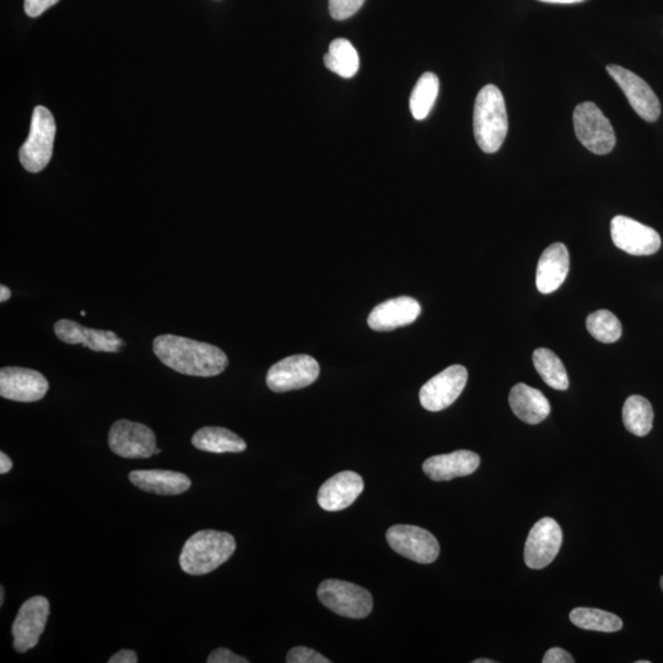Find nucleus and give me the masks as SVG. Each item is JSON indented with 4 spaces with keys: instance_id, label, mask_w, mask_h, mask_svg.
Segmentation results:
<instances>
[{
    "instance_id": "1",
    "label": "nucleus",
    "mask_w": 663,
    "mask_h": 663,
    "mask_svg": "<svg viewBox=\"0 0 663 663\" xmlns=\"http://www.w3.org/2000/svg\"><path fill=\"white\" fill-rule=\"evenodd\" d=\"M153 349L161 363L188 376H217L223 373L229 364L228 355L220 348L174 334L156 337Z\"/></svg>"
},
{
    "instance_id": "2",
    "label": "nucleus",
    "mask_w": 663,
    "mask_h": 663,
    "mask_svg": "<svg viewBox=\"0 0 663 663\" xmlns=\"http://www.w3.org/2000/svg\"><path fill=\"white\" fill-rule=\"evenodd\" d=\"M474 138L484 153L494 154L508 136L509 118L503 94L493 84L479 91L473 112Z\"/></svg>"
},
{
    "instance_id": "3",
    "label": "nucleus",
    "mask_w": 663,
    "mask_h": 663,
    "mask_svg": "<svg viewBox=\"0 0 663 663\" xmlns=\"http://www.w3.org/2000/svg\"><path fill=\"white\" fill-rule=\"evenodd\" d=\"M235 549V538L228 532L198 531L182 548L181 569L194 576L212 573L233 557Z\"/></svg>"
},
{
    "instance_id": "4",
    "label": "nucleus",
    "mask_w": 663,
    "mask_h": 663,
    "mask_svg": "<svg viewBox=\"0 0 663 663\" xmlns=\"http://www.w3.org/2000/svg\"><path fill=\"white\" fill-rule=\"evenodd\" d=\"M56 138V122L50 110L37 106L32 113L29 138L19 152L25 170L37 174L50 163Z\"/></svg>"
},
{
    "instance_id": "5",
    "label": "nucleus",
    "mask_w": 663,
    "mask_h": 663,
    "mask_svg": "<svg viewBox=\"0 0 663 663\" xmlns=\"http://www.w3.org/2000/svg\"><path fill=\"white\" fill-rule=\"evenodd\" d=\"M317 596L323 606L342 617L363 619L373 612V596L364 587L352 582L336 579L323 581Z\"/></svg>"
},
{
    "instance_id": "6",
    "label": "nucleus",
    "mask_w": 663,
    "mask_h": 663,
    "mask_svg": "<svg viewBox=\"0 0 663 663\" xmlns=\"http://www.w3.org/2000/svg\"><path fill=\"white\" fill-rule=\"evenodd\" d=\"M576 138L587 150L596 155L611 153L616 147V133L594 102L576 106L573 116Z\"/></svg>"
},
{
    "instance_id": "7",
    "label": "nucleus",
    "mask_w": 663,
    "mask_h": 663,
    "mask_svg": "<svg viewBox=\"0 0 663 663\" xmlns=\"http://www.w3.org/2000/svg\"><path fill=\"white\" fill-rule=\"evenodd\" d=\"M386 539L393 551L415 563L431 564L440 555L438 539L422 527L392 526L386 533Z\"/></svg>"
},
{
    "instance_id": "8",
    "label": "nucleus",
    "mask_w": 663,
    "mask_h": 663,
    "mask_svg": "<svg viewBox=\"0 0 663 663\" xmlns=\"http://www.w3.org/2000/svg\"><path fill=\"white\" fill-rule=\"evenodd\" d=\"M320 365L310 355L299 354L274 364L267 374L269 390L277 393L300 390L314 384Z\"/></svg>"
},
{
    "instance_id": "9",
    "label": "nucleus",
    "mask_w": 663,
    "mask_h": 663,
    "mask_svg": "<svg viewBox=\"0 0 663 663\" xmlns=\"http://www.w3.org/2000/svg\"><path fill=\"white\" fill-rule=\"evenodd\" d=\"M467 380L468 371L465 366L452 365L422 387L419 393L420 403L429 412L444 411L461 396Z\"/></svg>"
},
{
    "instance_id": "10",
    "label": "nucleus",
    "mask_w": 663,
    "mask_h": 663,
    "mask_svg": "<svg viewBox=\"0 0 663 663\" xmlns=\"http://www.w3.org/2000/svg\"><path fill=\"white\" fill-rule=\"evenodd\" d=\"M50 617V602L46 597L35 596L20 607L13 623L14 649L20 654L34 649L45 632Z\"/></svg>"
},
{
    "instance_id": "11",
    "label": "nucleus",
    "mask_w": 663,
    "mask_h": 663,
    "mask_svg": "<svg viewBox=\"0 0 663 663\" xmlns=\"http://www.w3.org/2000/svg\"><path fill=\"white\" fill-rule=\"evenodd\" d=\"M109 445L113 454L123 458H149L155 455L156 438L147 425L131 420H117L109 433Z\"/></svg>"
},
{
    "instance_id": "12",
    "label": "nucleus",
    "mask_w": 663,
    "mask_h": 663,
    "mask_svg": "<svg viewBox=\"0 0 663 663\" xmlns=\"http://www.w3.org/2000/svg\"><path fill=\"white\" fill-rule=\"evenodd\" d=\"M563 543V532L557 521L551 517L536 522L525 544V563L528 568H547L557 557Z\"/></svg>"
},
{
    "instance_id": "13",
    "label": "nucleus",
    "mask_w": 663,
    "mask_h": 663,
    "mask_svg": "<svg viewBox=\"0 0 663 663\" xmlns=\"http://www.w3.org/2000/svg\"><path fill=\"white\" fill-rule=\"evenodd\" d=\"M607 72L622 89L634 111L646 122H656L661 115V104L651 86L638 75L623 67L611 64Z\"/></svg>"
},
{
    "instance_id": "14",
    "label": "nucleus",
    "mask_w": 663,
    "mask_h": 663,
    "mask_svg": "<svg viewBox=\"0 0 663 663\" xmlns=\"http://www.w3.org/2000/svg\"><path fill=\"white\" fill-rule=\"evenodd\" d=\"M611 236L619 250L633 256H651L661 247L656 230L623 215L612 219Z\"/></svg>"
},
{
    "instance_id": "15",
    "label": "nucleus",
    "mask_w": 663,
    "mask_h": 663,
    "mask_svg": "<svg viewBox=\"0 0 663 663\" xmlns=\"http://www.w3.org/2000/svg\"><path fill=\"white\" fill-rule=\"evenodd\" d=\"M50 388L39 371L8 366L0 370V396L15 402H37Z\"/></svg>"
},
{
    "instance_id": "16",
    "label": "nucleus",
    "mask_w": 663,
    "mask_h": 663,
    "mask_svg": "<svg viewBox=\"0 0 663 663\" xmlns=\"http://www.w3.org/2000/svg\"><path fill=\"white\" fill-rule=\"evenodd\" d=\"M363 490L364 481L358 473L339 472L318 490V505L326 511H342L353 505Z\"/></svg>"
},
{
    "instance_id": "17",
    "label": "nucleus",
    "mask_w": 663,
    "mask_h": 663,
    "mask_svg": "<svg viewBox=\"0 0 663 663\" xmlns=\"http://www.w3.org/2000/svg\"><path fill=\"white\" fill-rule=\"evenodd\" d=\"M55 333L64 343L83 344L94 352L117 353L123 346L122 339L115 332L93 330L72 320L57 321Z\"/></svg>"
},
{
    "instance_id": "18",
    "label": "nucleus",
    "mask_w": 663,
    "mask_h": 663,
    "mask_svg": "<svg viewBox=\"0 0 663 663\" xmlns=\"http://www.w3.org/2000/svg\"><path fill=\"white\" fill-rule=\"evenodd\" d=\"M422 312L417 300L409 296L385 301L370 312L368 325L371 330L382 332L412 325Z\"/></svg>"
},
{
    "instance_id": "19",
    "label": "nucleus",
    "mask_w": 663,
    "mask_h": 663,
    "mask_svg": "<svg viewBox=\"0 0 663 663\" xmlns=\"http://www.w3.org/2000/svg\"><path fill=\"white\" fill-rule=\"evenodd\" d=\"M481 465L476 452L458 450L451 454L438 455L424 462L423 471L434 482L451 481L458 477L471 476Z\"/></svg>"
},
{
    "instance_id": "20",
    "label": "nucleus",
    "mask_w": 663,
    "mask_h": 663,
    "mask_svg": "<svg viewBox=\"0 0 663 663\" xmlns=\"http://www.w3.org/2000/svg\"><path fill=\"white\" fill-rule=\"evenodd\" d=\"M569 269L570 256L567 246L562 242L549 246L538 261L536 285L539 293L552 294L562 287Z\"/></svg>"
},
{
    "instance_id": "21",
    "label": "nucleus",
    "mask_w": 663,
    "mask_h": 663,
    "mask_svg": "<svg viewBox=\"0 0 663 663\" xmlns=\"http://www.w3.org/2000/svg\"><path fill=\"white\" fill-rule=\"evenodd\" d=\"M129 481L143 492L158 495H179L191 488L186 474L165 470H138L129 474Z\"/></svg>"
},
{
    "instance_id": "22",
    "label": "nucleus",
    "mask_w": 663,
    "mask_h": 663,
    "mask_svg": "<svg viewBox=\"0 0 663 663\" xmlns=\"http://www.w3.org/2000/svg\"><path fill=\"white\" fill-rule=\"evenodd\" d=\"M512 412L522 422L536 425L551 414V403L541 391L525 384L512 387L509 396Z\"/></svg>"
},
{
    "instance_id": "23",
    "label": "nucleus",
    "mask_w": 663,
    "mask_h": 663,
    "mask_svg": "<svg viewBox=\"0 0 663 663\" xmlns=\"http://www.w3.org/2000/svg\"><path fill=\"white\" fill-rule=\"evenodd\" d=\"M192 444L196 449L213 454H239L246 450V442L233 431L225 428L206 427L193 435Z\"/></svg>"
},
{
    "instance_id": "24",
    "label": "nucleus",
    "mask_w": 663,
    "mask_h": 663,
    "mask_svg": "<svg viewBox=\"0 0 663 663\" xmlns=\"http://www.w3.org/2000/svg\"><path fill=\"white\" fill-rule=\"evenodd\" d=\"M325 66L339 77L353 78L360 68L358 52L348 40H334L325 56Z\"/></svg>"
},
{
    "instance_id": "25",
    "label": "nucleus",
    "mask_w": 663,
    "mask_h": 663,
    "mask_svg": "<svg viewBox=\"0 0 663 663\" xmlns=\"http://www.w3.org/2000/svg\"><path fill=\"white\" fill-rule=\"evenodd\" d=\"M623 423L625 429L636 436H646L654 425V409L646 398L634 395L624 403Z\"/></svg>"
},
{
    "instance_id": "26",
    "label": "nucleus",
    "mask_w": 663,
    "mask_h": 663,
    "mask_svg": "<svg viewBox=\"0 0 663 663\" xmlns=\"http://www.w3.org/2000/svg\"><path fill=\"white\" fill-rule=\"evenodd\" d=\"M570 621L576 627L592 632L616 633L623 628L622 619L616 614L597 608H575L570 613Z\"/></svg>"
},
{
    "instance_id": "27",
    "label": "nucleus",
    "mask_w": 663,
    "mask_h": 663,
    "mask_svg": "<svg viewBox=\"0 0 663 663\" xmlns=\"http://www.w3.org/2000/svg\"><path fill=\"white\" fill-rule=\"evenodd\" d=\"M533 364L539 376L554 390L565 391L569 388V376L567 369L552 350L539 348L533 353Z\"/></svg>"
},
{
    "instance_id": "28",
    "label": "nucleus",
    "mask_w": 663,
    "mask_h": 663,
    "mask_svg": "<svg viewBox=\"0 0 663 663\" xmlns=\"http://www.w3.org/2000/svg\"><path fill=\"white\" fill-rule=\"evenodd\" d=\"M440 90L439 78L434 73H424L415 84L411 95V112L415 120L423 121L429 116L438 99Z\"/></svg>"
},
{
    "instance_id": "29",
    "label": "nucleus",
    "mask_w": 663,
    "mask_h": 663,
    "mask_svg": "<svg viewBox=\"0 0 663 663\" xmlns=\"http://www.w3.org/2000/svg\"><path fill=\"white\" fill-rule=\"evenodd\" d=\"M586 327L598 342L614 343L622 337L621 321L608 310L596 311L587 317Z\"/></svg>"
},
{
    "instance_id": "30",
    "label": "nucleus",
    "mask_w": 663,
    "mask_h": 663,
    "mask_svg": "<svg viewBox=\"0 0 663 663\" xmlns=\"http://www.w3.org/2000/svg\"><path fill=\"white\" fill-rule=\"evenodd\" d=\"M365 0H330V13L333 19L347 20L359 12Z\"/></svg>"
},
{
    "instance_id": "31",
    "label": "nucleus",
    "mask_w": 663,
    "mask_h": 663,
    "mask_svg": "<svg viewBox=\"0 0 663 663\" xmlns=\"http://www.w3.org/2000/svg\"><path fill=\"white\" fill-rule=\"evenodd\" d=\"M288 663H330L325 656L318 654L317 651L305 648V646H296L291 649L287 656Z\"/></svg>"
},
{
    "instance_id": "32",
    "label": "nucleus",
    "mask_w": 663,
    "mask_h": 663,
    "mask_svg": "<svg viewBox=\"0 0 663 663\" xmlns=\"http://www.w3.org/2000/svg\"><path fill=\"white\" fill-rule=\"evenodd\" d=\"M208 663H249L250 661L225 648L214 650L209 655Z\"/></svg>"
},
{
    "instance_id": "33",
    "label": "nucleus",
    "mask_w": 663,
    "mask_h": 663,
    "mask_svg": "<svg viewBox=\"0 0 663 663\" xmlns=\"http://www.w3.org/2000/svg\"><path fill=\"white\" fill-rule=\"evenodd\" d=\"M58 2L59 0H25V13L28 14L30 18H37V16L42 15L46 10L53 7V5Z\"/></svg>"
},
{
    "instance_id": "34",
    "label": "nucleus",
    "mask_w": 663,
    "mask_h": 663,
    "mask_svg": "<svg viewBox=\"0 0 663 663\" xmlns=\"http://www.w3.org/2000/svg\"><path fill=\"white\" fill-rule=\"evenodd\" d=\"M543 663H574L575 660L573 656L569 654L568 651H565L560 648H553L547 651V654L544 655Z\"/></svg>"
},
{
    "instance_id": "35",
    "label": "nucleus",
    "mask_w": 663,
    "mask_h": 663,
    "mask_svg": "<svg viewBox=\"0 0 663 663\" xmlns=\"http://www.w3.org/2000/svg\"><path fill=\"white\" fill-rule=\"evenodd\" d=\"M138 656L136 652L132 650H121L117 654L113 655L109 660V663H137Z\"/></svg>"
},
{
    "instance_id": "36",
    "label": "nucleus",
    "mask_w": 663,
    "mask_h": 663,
    "mask_svg": "<svg viewBox=\"0 0 663 663\" xmlns=\"http://www.w3.org/2000/svg\"><path fill=\"white\" fill-rule=\"evenodd\" d=\"M12 468L13 461L8 455H5V452H0V473L7 474L12 471Z\"/></svg>"
},
{
    "instance_id": "37",
    "label": "nucleus",
    "mask_w": 663,
    "mask_h": 663,
    "mask_svg": "<svg viewBox=\"0 0 663 663\" xmlns=\"http://www.w3.org/2000/svg\"><path fill=\"white\" fill-rule=\"evenodd\" d=\"M10 296H12V291L8 287H5V285H0V303H5V301H8L10 299Z\"/></svg>"
},
{
    "instance_id": "38",
    "label": "nucleus",
    "mask_w": 663,
    "mask_h": 663,
    "mask_svg": "<svg viewBox=\"0 0 663 663\" xmlns=\"http://www.w3.org/2000/svg\"><path fill=\"white\" fill-rule=\"evenodd\" d=\"M539 2L552 4H576L585 2V0H539Z\"/></svg>"
},
{
    "instance_id": "39",
    "label": "nucleus",
    "mask_w": 663,
    "mask_h": 663,
    "mask_svg": "<svg viewBox=\"0 0 663 663\" xmlns=\"http://www.w3.org/2000/svg\"><path fill=\"white\" fill-rule=\"evenodd\" d=\"M4 592H5L4 587L3 586L0 587V605H2V606H3V603H4Z\"/></svg>"
},
{
    "instance_id": "40",
    "label": "nucleus",
    "mask_w": 663,
    "mask_h": 663,
    "mask_svg": "<svg viewBox=\"0 0 663 663\" xmlns=\"http://www.w3.org/2000/svg\"><path fill=\"white\" fill-rule=\"evenodd\" d=\"M495 661L489 659H478L474 660L473 663H494Z\"/></svg>"
},
{
    "instance_id": "41",
    "label": "nucleus",
    "mask_w": 663,
    "mask_h": 663,
    "mask_svg": "<svg viewBox=\"0 0 663 663\" xmlns=\"http://www.w3.org/2000/svg\"><path fill=\"white\" fill-rule=\"evenodd\" d=\"M636 663H650V661H648V660H644V661H636Z\"/></svg>"
},
{
    "instance_id": "42",
    "label": "nucleus",
    "mask_w": 663,
    "mask_h": 663,
    "mask_svg": "<svg viewBox=\"0 0 663 663\" xmlns=\"http://www.w3.org/2000/svg\"><path fill=\"white\" fill-rule=\"evenodd\" d=\"M160 452H161V450H160V449H156V450H155V455H159V454H160Z\"/></svg>"
},
{
    "instance_id": "43",
    "label": "nucleus",
    "mask_w": 663,
    "mask_h": 663,
    "mask_svg": "<svg viewBox=\"0 0 663 663\" xmlns=\"http://www.w3.org/2000/svg\"><path fill=\"white\" fill-rule=\"evenodd\" d=\"M660 585H661V589H662V591H663V576H662V578H661Z\"/></svg>"
},
{
    "instance_id": "44",
    "label": "nucleus",
    "mask_w": 663,
    "mask_h": 663,
    "mask_svg": "<svg viewBox=\"0 0 663 663\" xmlns=\"http://www.w3.org/2000/svg\"><path fill=\"white\" fill-rule=\"evenodd\" d=\"M80 315H82V316H86V312H85V311H82V312H80Z\"/></svg>"
}]
</instances>
